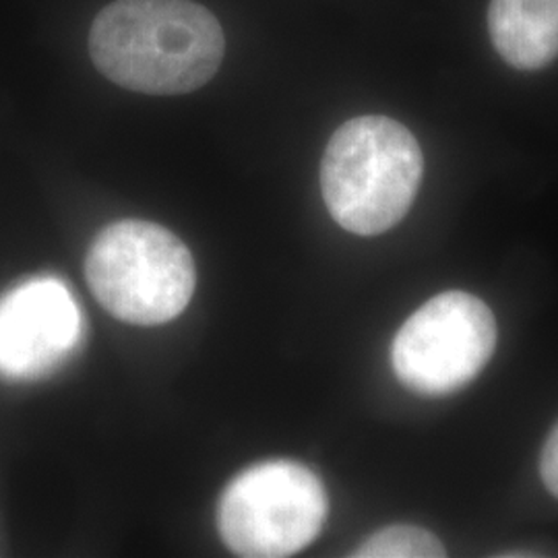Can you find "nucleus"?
Instances as JSON below:
<instances>
[{
	"label": "nucleus",
	"mask_w": 558,
	"mask_h": 558,
	"mask_svg": "<svg viewBox=\"0 0 558 558\" xmlns=\"http://www.w3.org/2000/svg\"><path fill=\"white\" fill-rule=\"evenodd\" d=\"M493 311L468 292H442L401 325L391 345L393 373L420 396H449L470 385L495 354Z\"/></svg>",
	"instance_id": "39448f33"
},
{
	"label": "nucleus",
	"mask_w": 558,
	"mask_h": 558,
	"mask_svg": "<svg viewBox=\"0 0 558 558\" xmlns=\"http://www.w3.org/2000/svg\"><path fill=\"white\" fill-rule=\"evenodd\" d=\"M80 339V306L60 279H32L0 299L2 377H46L75 352Z\"/></svg>",
	"instance_id": "423d86ee"
},
{
	"label": "nucleus",
	"mask_w": 558,
	"mask_h": 558,
	"mask_svg": "<svg viewBox=\"0 0 558 558\" xmlns=\"http://www.w3.org/2000/svg\"><path fill=\"white\" fill-rule=\"evenodd\" d=\"M424 158L398 120L359 117L341 124L320 161L323 199L339 226L377 236L405 218L416 199Z\"/></svg>",
	"instance_id": "f03ea898"
},
{
	"label": "nucleus",
	"mask_w": 558,
	"mask_h": 558,
	"mask_svg": "<svg viewBox=\"0 0 558 558\" xmlns=\"http://www.w3.org/2000/svg\"><path fill=\"white\" fill-rule=\"evenodd\" d=\"M488 32L511 66L544 69L558 59V0H490Z\"/></svg>",
	"instance_id": "0eeeda50"
},
{
	"label": "nucleus",
	"mask_w": 558,
	"mask_h": 558,
	"mask_svg": "<svg viewBox=\"0 0 558 558\" xmlns=\"http://www.w3.org/2000/svg\"><path fill=\"white\" fill-rule=\"evenodd\" d=\"M85 278L112 317L154 327L184 313L197 269L189 246L163 226L122 220L104 228L89 246Z\"/></svg>",
	"instance_id": "7ed1b4c3"
},
{
	"label": "nucleus",
	"mask_w": 558,
	"mask_h": 558,
	"mask_svg": "<svg viewBox=\"0 0 558 558\" xmlns=\"http://www.w3.org/2000/svg\"><path fill=\"white\" fill-rule=\"evenodd\" d=\"M539 476L546 490L558 499V424L544 442L539 458Z\"/></svg>",
	"instance_id": "1a4fd4ad"
},
{
	"label": "nucleus",
	"mask_w": 558,
	"mask_h": 558,
	"mask_svg": "<svg viewBox=\"0 0 558 558\" xmlns=\"http://www.w3.org/2000/svg\"><path fill=\"white\" fill-rule=\"evenodd\" d=\"M327 513V490L313 470L271 459L246 468L226 486L218 530L239 557H292L317 539Z\"/></svg>",
	"instance_id": "20e7f679"
},
{
	"label": "nucleus",
	"mask_w": 558,
	"mask_h": 558,
	"mask_svg": "<svg viewBox=\"0 0 558 558\" xmlns=\"http://www.w3.org/2000/svg\"><path fill=\"white\" fill-rule=\"evenodd\" d=\"M89 54L106 80L147 96H182L216 77L218 17L195 0H114L92 23Z\"/></svg>",
	"instance_id": "f257e3e1"
},
{
	"label": "nucleus",
	"mask_w": 558,
	"mask_h": 558,
	"mask_svg": "<svg viewBox=\"0 0 558 558\" xmlns=\"http://www.w3.org/2000/svg\"><path fill=\"white\" fill-rule=\"evenodd\" d=\"M352 557L359 558H440L445 548L435 534L416 525H389L364 539Z\"/></svg>",
	"instance_id": "6e6552de"
}]
</instances>
